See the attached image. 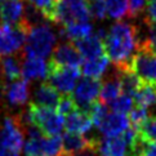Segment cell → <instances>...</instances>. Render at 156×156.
<instances>
[{
  "label": "cell",
  "instance_id": "6da1fadb",
  "mask_svg": "<svg viewBox=\"0 0 156 156\" xmlns=\"http://www.w3.org/2000/svg\"><path fill=\"white\" fill-rule=\"evenodd\" d=\"M139 29L128 22L118 21L110 27L105 39V51L116 70H129L139 49Z\"/></svg>",
  "mask_w": 156,
  "mask_h": 156
},
{
  "label": "cell",
  "instance_id": "7a4b0ae2",
  "mask_svg": "<svg viewBox=\"0 0 156 156\" xmlns=\"http://www.w3.org/2000/svg\"><path fill=\"white\" fill-rule=\"evenodd\" d=\"M55 45V35L51 27L43 23L32 26L27 34L26 44L23 47V55L26 58H47Z\"/></svg>",
  "mask_w": 156,
  "mask_h": 156
},
{
  "label": "cell",
  "instance_id": "3957f363",
  "mask_svg": "<svg viewBox=\"0 0 156 156\" xmlns=\"http://www.w3.org/2000/svg\"><path fill=\"white\" fill-rule=\"evenodd\" d=\"M25 124H32L43 132L44 136L53 137L59 136L65 126V118L58 112H54L52 108L41 107L31 102L27 108Z\"/></svg>",
  "mask_w": 156,
  "mask_h": 156
},
{
  "label": "cell",
  "instance_id": "277c9868",
  "mask_svg": "<svg viewBox=\"0 0 156 156\" xmlns=\"http://www.w3.org/2000/svg\"><path fill=\"white\" fill-rule=\"evenodd\" d=\"M90 18L88 0H57L53 23L67 26L76 22H88Z\"/></svg>",
  "mask_w": 156,
  "mask_h": 156
},
{
  "label": "cell",
  "instance_id": "5b68a950",
  "mask_svg": "<svg viewBox=\"0 0 156 156\" xmlns=\"http://www.w3.org/2000/svg\"><path fill=\"white\" fill-rule=\"evenodd\" d=\"M80 74V69L59 66L51 61L48 63L47 80L63 96H71L76 88V81L79 80Z\"/></svg>",
  "mask_w": 156,
  "mask_h": 156
},
{
  "label": "cell",
  "instance_id": "8992f818",
  "mask_svg": "<svg viewBox=\"0 0 156 156\" xmlns=\"http://www.w3.org/2000/svg\"><path fill=\"white\" fill-rule=\"evenodd\" d=\"M25 122L21 115H9L4 118L0 126V144L10 151L21 152L25 137Z\"/></svg>",
  "mask_w": 156,
  "mask_h": 156
},
{
  "label": "cell",
  "instance_id": "52a82bcc",
  "mask_svg": "<svg viewBox=\"0 0 156 156\" xmlns=\"http://www.w3.org/2000/svg\"><path fill=\"white\" fill-rule=\"evenodd\" d=\"M31 27L22 20L18 25H0V55L17 53L25 47Z\"/></svg>",
  "mask_w": 156,
  "mask_h": 156
},
{
  "label": "cell",
  "instance_id": "ba28073f",
  "mask_svg": "<svg viewBox=\"0 0 156 156\" xmlns=\"http://www.w3.org/2000/svg\"><path fill=\"white\" fill-rule=\"evenodd\" d=\"M132 70L142 83L156 87V53L146 47H139L133 59Z\"/></svg>",
  "mask_w": 156,
  "mask_h": 156
},
{
  "label": "cell",
  "instance_id": "9c48e42d",
  "mask_svg": "<svg viewBox=\"0 0 156 156\" xmlns=\"http://www.w3.org/2000/svg\"><path fill=\"white\" fill-rule=\"evenodd\" d=\"M99 92H101V81L96 79H89V77H83L77 83L74 90V99L77 107L88 112L90 105L96 102L99 97Z\"/></svg>",
  "mask_w": 156,
  "mask_h": 156
},
{
  "label": "cell",
  "instance_id": "30bf717a",
  "mask_svg": "<svg viewBox=\"0 0 156 156\" xmlns=\"http://www.w3.org/2000/svg\"><path fill=\"white\" fill-rule=\"evenodd\" d=\"M51 61L59 66L75 69H80V66L83 65V57L80 55L77 48L75 47V44L72 43L58 44L52 53Z\"/></svg>",
  "mask_w": 156,
  "mask_h": 156
},
{
  "label": "cell",
  "instance_id": "8fae6325",
  "mask_svg": "<svg viewBox=\"0 0 156 156\" xmlns=\"http://www.w3.org/2000/svg\"><path fill=\"white\" fill-rule=\"evenodd\" d=\"M99 156H130V148L124 137H105L98 141Z\"/></svg>",
  "mask_w": 156,
  "mask_h": 156
},
{
  "label": "cell",
  "instance_id": "7c38bea8",
  "mask_svg": "<svg viewBox=\"0 0 156 156\" xmlns=\"http://www.w3.org/2000/svg\"><path fill=\"white\" fill-rule=\"evenodd\" d=\"M65 126L70 133H77V134H87L93 129V121L88 112L77 108L74 112L65 116Z\"/></svg>",
  "mask_w": 156,
  "mask_h": 156
},
{
  "label": "cell",
  "instance_id": "4fadbf2b",
  "mask_svg": "<svg viewBox=\"0 0 156 156\" xmlns=\"http://www.w3.org/2000/svg\"><path fill=\"white\" fill-rule=\"evenodd\" d=\"M25 13L23 0H5L3 4H0V20L4 25H18L23 20Z\"/></svg>",
  "mask_w": 156,
  "mask_h": 156
},
{
  "label": "cell",
  "instance_id": "5bb4252c",
  "mask_svg": "<svg viewBox=\"0 0 156 156\" xmlns=\"http://www.w3.org/2000/svg\"><path fill=\"white\" fill-rule=\"evenodd\" d=\"M75 47L77 48V51H79L83 59H85V61L102 57V55L106 54L103 40L101 37H98L97 35H90L87 39L76 41Z\"/></svg>",
  "mask_w": 156,
  "mask_h": 156
},
{
  "label": "cell",
  "instance_id": "9a60e30c",
  "mask_svg": "<svg viewBox=\"0 0 156 156\" xmlns=\"http://www.w3.org/2000/svg\"><path fill=\"white\" fill-rule=\"evenodd\" d=\"M129 128V118L121 114H108L106 119L98 128L105 137H116L121 136Z\"/></svg>",
  "mask_w": 156,
  "mask_h": 156
},
{
  "label": "cell",
  "instance_id": "2e32d148",
  "mask_svg": "<svg viewBox=\"0 0 156 156\" xmlns=\"http://www.w3.org/2000/svg\"><path fill=\"white\" fill-rule=\"evenodd\" d=\"M61 94L55 88H53L48 81L41 83L40 85L36 88V90L34 93V103L41 107L47 108H54L57 107L59 101H61Z\"/></svg>",
  "mask_w": 156,
  "mask_h": 156
},
{
  "label": "cell",
  "instance_id": "e0dca14e",
  "mask_svg": "<svg viewBox=\"0 0 156 156\" xmlns=\"http://www.w3.org/2000/svg\"><path fill=\"white\" fill-rule=\"evenodd\" d=\"M4 94H5V97H7L8 102L10 105H14V106L25 105L27 101H29V97H30L29 83H27V80H25V79L16 80L12 83V84H9L8 87L5 85Z\"/></svg>",
  "mask_w": 156,
  "mask_h": 156
},
{
  "label": "cell",
  "instance_id": "ac0fdd59",
  "mask_svg": "<svg viewBox=\"0 0 156 156\" xmlns=\"http://www.w3.org/2000/svg\"><path fill=\"white\" fill-rule=\"evenodd\" d=\"M98 139L96 138H87L83 134H77V133H70L66 132L62 137V144H63V154L65 155H72L76 154L89 147L92 143L97 142Z\"/></svg>",
  "mask_w": 156,
  "mask_h": 156
},
{
  "label": "cell",
  "instance_id": "d6986e66",
  "mask_svg": "<svg viewBox=\"0 0 156 156\" xmlns=\"http://www.w3.org/2000/svg\"><path fill=\"white\" fill-rule=\"evenodd\" d=\"M107 67H108V57L107 54H105L102 57L84 61L83 65L80 66V72L84 75V77L99 80L105 72L107 71Z\"/></svg>",
  "mask_w": 156,
  "mask_h": 156
},
{
  "label": "cell",
  "instance_id": "ffe728a7",
  "mask_svg": "<svg viewBox=\"0 0 156 156\" xmlns=\"http://www.w3.org/2000/svg\"><path fill=\"white\" fill-rule=\"evenodd\" d=\"M48 65L41 58H26L22 65V75L25 80H37L47 77Z\"/></svg>",
  "mask_w": 156,
  "mask_h": 156
},
{
  "label": "cell",
  "instance_id": "44dd1931",
  "mask_svg": "<svg viewBox=\"0 0 156 156\" xmlns=\"http://www.w3.org/2000/svg\"><path fill=\"white\" fill-rule=\"evenodd\" d=\"M121 84L119 76H110L101 84V92H99V101L105 105H110L116 99L121 93Z\"/></svg>",
  "mask_w": 156,
  "mask_h": 156
},
{
  "label": "cell",
  "instance_id": "7402d4cb",
  "mask_svg": "<svg viewBox=\"0 0 156 156\" xmlns=\"http://www.w3.org/2000/svg\"><path fill=\"white\" fill-rule=\"evenodd\" d=\"M93 27L89 22H76V23H71L67 26H63L61 34H63L66 39L70 41H80L83 39H87L88 36L92 35Z\"/></svg>",
  "mask_w": 156,
  "mask_h": 156
},
{
  "label": "cell",
  "instance_id": "603a6c76",
  "mask_svg": "<svg viewBox=\"0 0 156 156\" xmlns=\"http://www.w3.org/2000/svg\"><path fill=\"white\" fill-rule=\"evenodd\" d=\"M116 75L119 76L122 93L128 94V96H130V97H134V94L137 93V90L142 84V81L139 80V77L136 75V72L132 69L116 70Z\"/></svg>",
  "mask_w": 156,
  "mask_h": 156
},
{
  "label": "cell",
  "instance_id": "cb8c5ba5",
  "mask_svg": "<svg viewBox=\"0 0 156 156\" xmlns=\"http://www.w3.org/2000/svg\"><path fill=\"white\" fill-rule=\"evenodd\" d=\"M22 75V65L17 57H7L0 62V76L8 81L20 80Z\"/></svg>",
  "mask_w": 156,
  "mask_h": 156
},
{
  "label": "cell",
  "instance_id": "d4e9b609",
  "mask_svg": "<svg viewBox=\"0 0 156 156\" xmlns=\"http://www.w3.org/2000/svg\"><path fill=\"white\" fill-rule=\"evenodd\" d=\"M133 99L136 101L137 106H141V107L147 108L150 106H154L156 103V87L142 83Z\"/></svg>",
  "mask_w": 156,
  "mask_h": 156
},
{
  "label": "cell",
  "instance_id": "484cf974",
  "mask_svg": "<svg viewBox=\"0 0 156 156\" xmlns=\"http://www.w3.org/2000/svg\"><path fill=\"white\" fill-rule=\"evenodd\" d=\"M106 5H107V14L118 21L124 18L129 10L128 0H106Z\"/></svg>",
  "mask_w": 156,
  "mask_h": 156
},
{
  "label": "cell",
  "instance_id": "4316f807",
  "mask_svg": "<svg viewBox=\"0 0 156 156\" xmlns=\"http://www.w3.org/2000/svg\"><path fill=\"white\" fill-rule=\"evenodd\" d=\"M88 114L92 118L93 125L99 128L103 122V120L106 119V116L108 115V107H107V105H105L99 99H97L96 102H93L90 105V107L88 110Z\"/></svg>",
  "mask_w": 156,
  "mask_h": 156
},
{
  "label": "cell",
  "instance_id": "83f0119b",
  "mask_svg": "<svg viewBox=\"0 0 156 156\" xmlns=\"http://www.w3.org/2000/svg\"><path fill=\"white\" fill-rule=\"evenodd\" d=\"M36 10L41 13V16L47 21L53 22L54 8L57 4V0H27Z\"/></svg>",
  "mask_w": 156,
  "mask_h": 156
},
{
  "label": "cell",
  "instance_id": "f1b7e54d",
  "mask_svg": "<svg viewBox=\"0 0 156 156\" xmlns=\"http://www.w3.org/2000/svg\"><path fill=\"white\" fill-rule=\"evenodd\" d=\"M108 107L115 114L125 115L126 112H130L132 108H133V97L122 93L108 105Z\"/></svg>",
  "mask_w": 156,
  "mask_h": 156
},
{
  "label": "cell",
  "instance_id": "f546056e",
  "mask_svg": "<svg viewBox=\"0 0 156 156\" xmlns=\"http://www.w3.org/2000/svg\"><path fill=\"white\" fill-rule=\"evenodd\" d=\"M141 137L146 142H155L156 141V118H148L137 129Z\"/></svg>",
  "mask_w": 156,
  "mask_h": 156
},
{
  "label": "cell",
  "instance_id": "4dcf8cb0",
  "mask_svg": "<svg viewBox=\"0 0 156 156\" xmlns=\"http://www.w3.org/2000/svg\"><path fill=\"white\" fill-rule=\"evenodd\" d=\"M90 17L97 21H102L107 16V5L106 0H88Z\"/></svg>",
  "mask_w": 156,
  "mask_h": 156
},
{
  "label": "cell",
  "instance_id": "1f68e13d",
  "mask_svg": "<svg viewBox=\"0 0 156 156\" xmlns=\"http://www.w3.org/2000/svg\"><path fill=\"white\" fill-rule=\"evenodd\" d=\"M150 118L148 116V110L146 107H141V106H136L134 108H132L129 114V122L133 128L138 129L144 121Z\"/></svg>",
  "mask_w": 156,
  "mask_h": 156
},
{
  "label": "cell",
  "instance_id": "d6a6232c",
  "mask_svg": "<svg viewBox=\"0 0 156 156\" xmlns=\"http://www.w3.org/2000/svg\"><path fill=\"white\" fill-rule=\"evenodd\" d=\"M77 108H79V107H77V105L75 102L74 97H71V96H63L62 98H61L58 106H57V112L59 115H62L63 118H65V116H67L69 114L76 111Z\"/></svg>",
  "mask_w": 156,
  "mask_h": 156
},
{
  "label": "cell",
  "instance_id": "836d02e7",
  "mask_svg": "<svg viewBox=\"0 0 156 156\" xmlns=\"http://www.w3.org/2000/svg\"><path fill=\"white\" fill-rule=\"evenodd\" d=\"M147 0H128V5H129V10H128V17L136 18L143 12L144 4Z\"/></svg>",
  "mask_w": 156,
  "mask_h": 156
},
{
  "label": "cell",
  "instance_id": "e575fe53",
  "mask_svg": "<svg viewBox=\"0 0 156 156\" xmlns=\"http://www.w3.org/2000/svg\"><path fill=\"white\" fill-rule=\"evenodd\" d=\"M98 141H99V139H98ZM98 141L94 142V143H92L89 147L81 150V151L76 152V154L65 155V154L62 152V155H61V156H99V154H98Z\"/></svg>",
  "mask_w": 156,
  "mask_h": 156
},
{
  "label": "cell",
  "instance_id": "d590c367",
  "mask_svg": "<svg viewBox=\"0 0 156 156\" xmlns=\"http://www.w3.org/2000/svg\"><path fill=\"white\" fill-rule=\"evenodd\" d=\"M144 21L156 26V0H152V2L147 3L146 17H144Z\"/></svg>",
  "mask_w": 156,
  "mask_h": 156
},
{
  "label": "cell",
  "instance_id": "8d00e7d4",
  "mask_svg": "<svg viewBox=\"0 0 156 156\" xmlns=\"http://www.w3.org/2000/svg\"><path fill=\"white\" fill-rule=\"evenodd\" d=\"M142 156H156V141L146 143L142 151Z\"/></svg>",
  "mask_w": 156,
  "mask_h": 156
},
{
  "label": "cell",
  "instance_id": "74e56055",
  "mask_svg": "<svg viewBox=\"0 0 156 156\" xmlns=\"http://www.w3.org/2000/svg\"><path fill=\"white\" fill-rule=\"evenodd\" d=\"M0 156H20L18 152H14V151H10V150L4 148L2 144H0Z\"/></svg>",
  "mask_w": 156,
  "mask_h": 156
},
{
  "label": "cell",
  "instance_id": "f35d334b",
  "mask_svg": "<svg viewBox=\"0 0 156 156\" xmlns=\"http://www.w3.org/2000/svg\"><path fill=\"white\" fill-rule=\"evenodd\" d=\"M4 2H5V0H0V4H3Z\"/></svg>",
  "mask_w": 156,
  "mask_h": 156
},
{
  "label": "cell",
  "instance_id": "ab89813d",
  "mask_svg": "<svg viewBox=\"0 0 156 156\" xmlns=\"http://www.w3.org/2000/svg\"><path fill=\"white\" fill-rule=\"evenodd\" d=\"M148 2H152V0H147V3H148Z\"/></svg>",
  "mask_w": 156,
  "mask_h": 156
}]
</instances>
